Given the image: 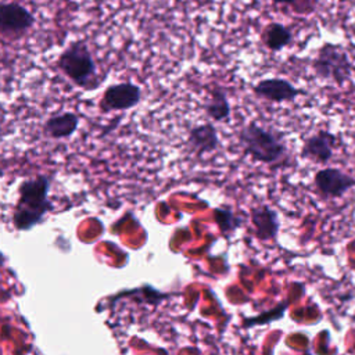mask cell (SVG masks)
<instances>
[{
  "instance_id": "10",
  "label": "cell",
  "mask_w": 355,
  "mask_h": 355,
  "mask_svg": "<svg viewBox=\"0 0 355 355\" xmlns=\"http://www.w3.org/2000/svg\"><path fill=\"white\" fill-rule=\"evenodd\" d=\"M35 22L29 10L18 3H0V31L7 35H21Z\"/></svg>"
},
{
  "instance_id": "5",
  "label": "cell",
  "mask_w": 355,
  "mask_h": 355,
  "mask_svg": "<svg viewBox=\"0 0 355 355\" xmlns=\"http://www.w3.org/2000/svg\"><path fill=\"white\" fill-rule=\"evenodd\" d=\"M315 191L322 200H337L355 187V178L340 168H320L313 175Z\"/></svg>"
},
{
  "instance_id": "19",
  "label": "cell",
  "mask_w": 355,
  "mask_h": 355,
  "mask_svg": "<svg viewBox=\"0 0 355 355\" xmlns=\"http://www.w3.org/2000/svg\"><path fill=\"white\" fill-rule=\"evenodd\" d=\"M0 132H1V128H0Z\"/></svg>"
},
{
  "instance_id": "8",
  "label": "cell",
  "mask_w": 355,
  "mask_h": 355,
  "mask_svg": "<svg viewBox=\"0 0 355 355\" xmlns=\"http://www.w3.org/2000/svg\"><path fill=\"white\" fill-rule=\"evenodd\" d=\"M140 98L141 90L137 85L122 82L105 89L100 105L103 111H123L137 105Z\"/></svg>"
},
{
  "instance_id": "18",
  "label": "cell",
  "mask_w": 355,
  "mask_h": 355,
  "mask_svg": "<svg viewBox=\"0 0 355 355\" xmlns=\"http://www.w3.org/2000/svg\"><path fill=\"white\" fill-rule=\"evenodd\" d=\"M351 319H352V322H354V323H355V315H354V316H352V318H351Z\"/></svg>"
},
{
  "instance_id": "9",
  "label": "cell",
  "mask_w": 355,
  "mask_h": 355,
  "mask_svg": "<svg viewBox=\"0 0 355 355\" xmlns=\"http://www.w3.org/2000/svg\"><path fill=\"white\" fill-rule=\"evenodd\" d=\"M250 220L257 240L273 241L280 232L279 212L268 204H259L250 209Z\"/></svg>"
},
{
  "instance_id": "14",
  "label": "cell",
  "mask_w": 355,
  "mask_h": 355,
  "mask_svg": "<svg viewBox=\"0 0 355 355\" xmlns=\"http://www.w3.org/2000/svg\"><path fill=\"white\" fill-rule=\"evenodd\" d=\"M79 125V118L73 112H64L50 116L44 122V132L53 139H65L75 133Z\"/></svg>"
},
{
  "instance_id": "15",
  "label": "cell",
  "mask_w": 355,
  "mask_h": 355,
  "mask_svg": "<svg viewBox=\"0 0 355 355\" xmlns=\"http://www.w3.org/2000/svg\"><path fill=\"white\" fill-rule=\"evenodd\" d=\"M287 308H288V301L283 300V301L277 302L276 305H273L272 308L259 312L258 315L244 318L241 326L244 329H252V327H262L266 324H272L275 322L282 320L286 316Z\"/></svg>"
},
{
  "instance_id": "17",
  "label": "cell",
  "mask_w": 355,
  "mask_h": 355,
  "mask_svg": "<svg viewBox=\"0 0 355 355\" xmlns=\"http://www.w3.org/2000/svg\"><path fill=\"white\" fill-rule=\"evenodd\" d=\"M275 4H286L298 14H309L315 10L316 0H272Z\"/></svg>"
},
{
  "instance_id": "2",
  "label": "cell",
  "mask_w": 355,
  "mask_h": 355,
  "mask_svg": "<svg viewBox=\"0 0 355 355\" xmlns=\"http://www.w3.org/2000/svg\"><path fill=\"white\" fill-rule=\"evenodd\" d=\"M49 190L50 179L47 176L26 179L19 184L18 201L12 214V222L18 230H29L40 223L50 209Z\"/></svg>"
},
{
  "instance_id": "6",
  "label": "cell",
  "mask_w": 355,
  "mask_h": 355,
  "mask_svg": "<svg viewBox=\"0 0 355 355\" xmlns=\"http://www.w3.org/2000/svg\"><path fill=\"white\" fill-rule=\"evenodd\" d=\"M340 147L337 136L329 129H318L313 135L304 139L300 157L312 162L326 165L334 157V151Z\"/></svg>"
},
{
  "instance_id": "4",
  "label": "cell",
  "mask_w": 355,
  "mask_h": 355,
  "mask_svg": "<svg viewBox=\"0 0 355 355\" xmlns=\"http://www.w3.org/2000/svg\"><path fill=\"white\" fill-rule=\"evenodd\" d=\"M58 68L79 87L96 86V64L83 42L71 43L58 57Z\"/></svg>"
},
{
  "instance_id": "11",
  "label": "cell",
  "mask_w": 355,
  "mask_h": 355,
  "mask_svg": "<svg viewBox=\"0 0 355 355\" xmlns=\"http://www.w3.org/2000/svg\"><path fill=\"white\" fill-rule=\"evenodd\" d=\"M187 143H189L190 148L197 155H204V154H208V153H214L220 146L218 130L209 122L194 126L189 132Z\"/></svg>"
},
{
  "instance_id": "13",
  "label": "cell",
  "mask_w": 355,
  "mask_h": 355,
  "mask_svg": "<svg viewBox=\"0 0 355 355\" xmlns=\"http://www.w3.org/2000/svg\"><path fill=\"white\" fill-rule=\"evenodd\" d=\"M204 110L205 114L215 122L227 121L232 115V107L226 90L219 86L211 89L209 97L204 104Z\"/></svg>"
},
{
  "instance_id": "16",
  "label": "cell",
  "mask_w": 355,
  "mask_h": 355,
  "mask_svg": "<svg viewBox=\"0 0 355 355\" xmlns=\"http://www.w3.org/2000/svg\"><path fill=\"white\" fill-rule=\"evenodd\" d=\"M214 219L220 233L227 236L234 233L239 227L243 226V216L237 214L230 205H220L214 209Z\"/></svg>"
},
{
  "instance_id": "3",
  "label": "cell",
  "mask_w": 355,
  "mask_h": 355,
  "mask_svg": "<svg viewBox=\"0 0 355 355\" xmlns=\"http://www.w3.org/2000/svg\"><path fill=\"white\" fill-rule=\"evenodd\" d=\"M316 78L343 86L352 76V62L341 44L323 43L311 62Z\"/></svg>"
},
{
  "instance_id": "12",
  "label": "cell",
  "mask_w": 355,
  "mask_h": 355,
  "mask_svg": "<svg viewBox=\"0 0 355 355\" xmlns=\"http://www.w3.org/2000/svg\"><path fill=\"white\" fill-rule=\"evenodd\" d=\"M263 46L270 51H280L293 42V32L288 26L280 22H270L263 26L261 32Z\"/></svg>"
},
{
  "instance_id": "7",
  "label": "cell",
  "mask_w": 355,
  "mask_h": 355,
  "mask_svg": "<svg viewBox=\"0 0 355 355\" xmlns=\"http://www.w3.org/2000/svg\"><path fill=\"white\" fill-rule=\"evenodd\" d=\"M252 93L255 97L261 100L276 103V104L291 103L298 96L306 94L305 90H302L301 87H297L290 80L284 78H276V76L258 80L255 85H252Z\"/></svg>"
},
{
  "instance_id": "1",
  "label": "cell",
  "mask_w": 355,
  "mask_h": 355,
  "mask_svg": "<svg viewBox=\"0 0 355 355\" xmlns=\"http://www.w3.org/2000/svg\"><path fill=\"white\" fill-rule=\"evenodd\" d=\"M237 141L243 154L254 162L277 165L287 158L286 135L257 121H250L239 129Z\"/></svg>"
}]
</instances>
